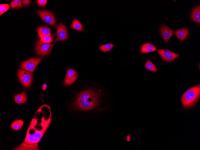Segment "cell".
Segmentation results:
<instances>
[{"mask_svg":"<svg viewBox=\"0 0 200 150\" xmlns=\"http://www.w3.org/2000/svg\"><path fill=\"white\" fill-rule=\"evenodd\" d=\"M33 74L30 72L19 69L18 71V76L22 85L26 88L29 87L31 84Z\"/></svg>","mask_w":200,"mask_h":150,"instance_id":"4","label":"cell"},{"mask_svg":"<svg viewBox=\"0 0 200 150\" xmlns=\"http://www.w3.org/2000/svg\"><path fill=\"white\" fill-rule=\"evenodd\" d=\"M38 4L42 7H44L47 3V1L46 0H38L37 1Z\"/></svg>","mask_w":200,"mask_h":150,"instance_id":"24","label":"cell"},{"mask_svg":"<svg viewBox=\"0 0 200 150\" xmlns=\"http://www.w3.org/2000/svg\"><path fill=\"white\" fill-rule=\"evenodd\" d=\"M37 13L45 22L54 27L56 21L54 15L52 13L49 11L38 10Z\"/></svg>","mask_w":200,"mask_h":150,"instance_id":"7","label":"cell"},{"mask_svg":"<svg viewBox=\"0 0 200 150\" xmlns=\"http://www.w3.org/2000/svg\"><path fill=\"white\" fill-rule=\"evenodd\" d=\"M16 9L19 8L23 7V5L21 3V1L20 0H16Z\"/></svg>","mask_w":200,"mask_h":150,"instance_id":"26","label":"cell"},{"mask_svg":"<svg viewBox=\"0 0 200 150\" xmlns=\"http://www.w3.org/2000/svg\"><path fill=\"white\" fill-rule=\"evenodd\" d=\"M47 85L46 84H44L42 86V89L44 90L45 91L46 90L47 88Z\"/></svg>","mask_w":200,"mask_h":150,"instance_id":"29","label":"cell"},{"mask_svg":"<svg viewBox=\"0 0 200 150\" xmlns=\"http://www.w3.org/2000/svg\"><path fill=\"white\" fill-rule=\"evenodd\" d=\"M200 7L198 6L193 10L191 17L192 19L198 24L200 22Z\"/></svg>","mask_w":200,"mask_h":150,"instance_id":"15","label":"cell"},{"mask_svg":"<svg viewBox=\"0 0 200 150\" xmlns=\"http://www.w3.org/2000/svg\"><path fill=\"white\" fill-rule=\"evenodd\" d=\"M40 38L41 42L45 43H50L53 41V37L51 35L44 36Z\"/></svg>","mask_w":200,"mask_h":150,"instance_id":"22","label":"cell"},{"mask_svg":"<svg viewBox=\"0 0 200 150\" xmlns=\"http://www.w3.org/2000/svg\"><path fill=\"white\" fill-rule=\"evenodd\" d=\"M71 28L78 31H83L84 30L82 25L80 21L76 19L73 20Z\"/></svg>","mask_w":200,"mask_h":150,"instance_id":"18","label":"cell"},{"mask_svg":"<svg viewBox=\"0 0 200 150\" xmlns=\"http://www.w3.org/2000/svg\"><path fill=\"white\" fill-rule=\"evenodd\" d=\"M55 42L52 44L43 43L38 40L36 44L35 50L37 54L43 56L49 54L51 52Z\"/></svg>","mask_w":200,"mask_h":150,"instance_id":"5","label":"cell"},{"mask_svg":"<svg viewBox=\"0 0 200 150\" xmlns=\"http://www.w3.org/2000/svg\"><path fill=\"white\" fill-rule=\"evenodd\" d=\"M144 68L154 72H156L158 70L155 65L150 60H148L146 62Z\"/></svg>","mask_w":200,"mask_h":150,"instance_id":"20","label":"cell"},{"mask_svg":"<svg viewBox=\"0 0 200 150\" xmlns=\"http://www.w3.org/2000/svg\"><path fill=\"white\" fill-rule=\"evenodd\" d=\"M161 35L166 43H167L172 36L174 31L166 25H162L160 28Z\"/></svg>","mask_w":200,"mask_h":150,"instance_id":"11","label":"cell"},{"mask_svg":"<svg viewBox=\"0 0 200 150\" xmlns=\"http://www.w3.org/2000/svg\"><path fill=\"white\" fill-rule=\"evenodd\" d=\"M23 121L21 120H16L13 121L11 124L12 128L15 130H19L23 124Z\"/></svg>","mask_w":200,"mask_h":150,"instance_id":"19","label":"cell"},{"mask_svg":"<svg viewBox=\"0 0 200 150\" xmlns=\"http://www.w3.org/2000/svg\"><path fill=\"white\" fill-rule=\"evenodd\" d=\"M156 50V48L153 45L146 43L142 45L140 51L142 53H145L154 51Z\"/></svg>","mask_w":200,"mask_h":150,"instance_id":"14","label":"cell"},{"mask_svg":"<svg viewBox=\"0 0 200 150\" xmlns=\"http://www.w3.org/2000/svg\"><path fill=\"white\" fill-rule=\"evenodd\" d=\"M99 102V97H97L84 101H76L73 107L80 110H89L96 108Z\"/></svg>","mask_w":200,"mask_h":150,"instance_id":"3","label":"cell"},{"mask_svg":"<svg viewBox=\"0 0 200 150\" xmlns=\"http://www.w3.org/2000/svg\"><path fill=\"white\" fill-rule=\"evenodd\" d=\"M57 37L56 41H63L68 37V33L66 26L62 23L59 24L57 27Z\"/></svg>","mask_w":200,"mask_h":150,"instance_id":"9","label":"cell"},{"mask_svg":"<svg viewBox=\"0 0 200 150\" xmlns=\"http://www.w3.org/2000/svg\"><path fill=\"white\" fill-rule=\"evenodd\" d=\"M189 33L188 29L186 28L181 29L174 32L175 34L181 41L185 40Z\"/></svg>","mask_w":200,"mask_h":150,"instance_id":"12","label":"cell"},{"mask_svg":"<svg viewBox=\"0 0 200 150\" xmlns=\"http://www.w3.org/2000/svg\"><path fill=\"white\" fill-rule=\"evenodd\" d=\"M132 134H128L126 135V140L128 142H129L131 139Z\"/></svg>","mask_w":200,"mask_h":150,"instance_id":"28","label":"cell"},{"mask_svg":"<svg viewBox=\"0 0 200 150\" xmlns=\"http://www.w3.org/2000/svg\"><path fill=\"white\" fill-rule=\"evenodd\" d=\"M200 85L190 88L183 95L181 101L184 108L193 106L199 100L200 97Z\"/></svg>","mask_w":200,"mask_h":150,"instance_id":"2","label":"cell"},{"mask_svg":"<svg viewBox=\"0 0 200 150\" xmlns=\"http://www.w3.org/2000/svg\"><path fill=\"white\" fill-rule=\"evenodd\" d=\"M37 31L40 38L44 36L51 35L50 28L46 26L38 27L37 29Z\"/></svg>","mask_w":200,"mask_h":150,"instance_id":"16","label":"cell"},{"mask_svg":"<svg viewBox=\"0 0 200 150\" xmlns=\"http://www.w3.org/2000/svg\"><path fill=\"white\" fill-rule=\"evenodd\" d=\"M21 1L24 7L29 5L31 2V0H22Z\"/></svg>","mask_w":200,"mask_h":150,"instance_id":"25","label":"cell"},{"mask_svg":"<svg viewBox=\"0 0 200 150\" xmlns=\"http://www.w3.org/2000/svg\"><path fill=\"white\" fill-rule=\"evenodd\" d=\"M42 59V58H31L23 61L20 66L23 70L33 72Z\"/></svg>","mask_w":200,"mask_h":150,"instance_id":"6","label":"cell"},{"mask_svg":"<svg viewBox=\"0 0 200 150\" xmlns=\"http://www.w3.org/2000/svg\"><path fill=\"white\" fill-rule=\"evenodd\" d=\"M38 143L27 144L24 142L14 150H39Z\"/></svg>","mask_w":200,"mask_h":150,"instance_id":"13","label":"cell"},{"mask_svg":"<svg viewBox=\"0 0 200 150\" xmlns=\"http://www.w3.org/2000/svg\"><path fill=\"white\" fill-rule=\"evenodd\" d=\"M11 7L9 4H0V15H1L7 10Z\"/></svg>","mask_w":200,"mask_h":150,"instance_id":"23","label":"cell"},{"mask_svg":"<svg viewBox=\"0 0 200 150\" xmlns=\"http://www.w3.org/2000/svg\"><path fill=\"white\" fill-rule=\"evenodd\" d=\"M15 102L18 104H22L25 103L27 100V97L25 91L16 95L14 97Z\"/></svg>","mask_w":200,"mask_h":150,"instance_id":"17","label":"cell"},{"mask_svg":"<svg viewBox=\"0 0 200 150\" xmlns=\"http://www.w3.org/2000/svg\"><path fill=\"white\" fill-rule=\"evenodd\" d=\"M114 46V45L112 43H108L100 46L99 49L104 52L108 51L111 50Z\"/></svg>","mask_w":200,"mask_h":150,"instance_id":"21","label":"cell"},{"mask_svg":"<svg viewBox=\"0 0 200 150\" xmlns=\"http://www.w3.org/2000/svg\"><path fill=\"white\" fill-rule=\"evenodd\" d=\"M78 77L76 71L72 69H69L66 72L63 83L65 85L69 86L73 83Z\"/></svg>","mask_w":200,"mask_h":150,"instance_id":"10","label":"cell"},{"mask_svg":"<svg viewBox=\"0 0 200 150\" xmlns=\"http://www.w3.org/2000/svg\"><path fill=\"white\" fill-rule=\"evenodd\" d=\"M157 52L161 59L166 62L172 61L179 56L178 54L175 53L166 49H159Z\"/></svg>","mask_w":200,"mask_h":150,"instance_id":"8","label":"cell"},{"mask_svg":"<svg viewBox=\"0 0 200 150\" xmlns=\"http://www.w3.org/2000/svg\"><path fill=\"white\" fill-rule=\"evenodd\" d=\"M10 4L12 8L13 9H16V0L11 1L10 2Z\"/></svg>","mask_w":200,"mask_h":150,"instance_id":"27","label":"cell"},{"mask_svg":"<svg viewBox=\"0 0 200 150\" xmlns=\"http://www.w3.org/2000/svg\"><path fill=\"white\" fill-rule=\"evenodd\" d=\"M43 108V106L40 108L32 119L24 141L26 144L38 143L51 122V115L46 118Z\"/></svg>","mask_w":200,"mask_h":150,"instance_id":"1","label":"cell"}]
</instances>
